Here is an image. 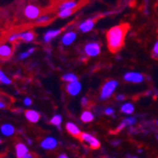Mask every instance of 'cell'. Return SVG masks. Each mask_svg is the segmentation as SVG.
I'll list each match as a JSON object with an SVG mask.
<instances>
[{"label":"cell","mask_w":158,"mask_h":158,"mask_svg":"<svg viewBox=\"0 0 158 158\" xmlns=\"http://www.w3.org/2000/svg\"><path fill=\"white\" fill-rule=\"evenodd\" d=\"M129 30V24H122L111 27L106 33L108 48L112 53H117L124 45L126 33Z\"/></svg>","instance_id":"obj_1"},{"label":"cell","mask_w":158,"mask_h":158,"mask_svg":"<svg viewBox=\"0 0 158 158\" xmlns=\"http://www.w3.org/2000/svg\"><path fill=\"white\" fill-rule=\"evenodd\" d=\"M118 85V82L114 80H110L108 81H106L102 87V90H100V95H99V98L100 99H107L109 98L113 93L114 92V90L117 89Z\"/></svg>","instance_id":"obj_2"},{"label":"cell","mask_w":158,"mask_h":158,"mask_svg":"<svg viewBox=\"0 0 158 158\" xmlns=\"http://www.w3.org/2000/svg\"><path fill=\"white\" fill-rule=\"evenodd\" d=\"M80 139L82 142H84L85 144H87L92 149H98L99 146H100L99 141L95 136H93L92 135H89V134L81 133V135H80Z\"/></svg>","instance_id":"obj_3"},{"label":"cell","mask_w":158,"mask_h":158,"mask_svg":"<svg viewBox=\"0 0 158 158\" xmlns=\"http://www.w3.org/2000/svg\"><path fill=\"white\" fill-rule=\"evenodd\" d=\"M84 52L87 56L90 57H95L98 56L100 53V46L98 43L92 42V43H88L87 45H85L84 47Z\"/></svg>","instance_id":"obj_4"},{"label":"cell","mask_w":158,"mask_h":158,"mask_svg":"<svg viewBox=\"0 0 158 158\" xmlns=\"http://www.w3.org/2000/svg\"><path fill=\"white\" fill-rule=\"evenodd\" d=\"M24 13L27 19H36L38 16H40L41 10L34 5H27L24 10Z\"/></svg>","instance_id":"obj_5"},{"label":"cell","mask_w":158,"mask_h":158,"mask_svg":"<svg viewBox=\"0 0 158 158\" xmlns=\"http://www.w3.org/2000/svg\"><path fill=\"white\" fill-rule=\"evenodd\" d=\"M81 90V83L77 80L74 81L67 82L66 84V91L71 96H76L78 95Z\"/></svg>","instance_id":"obj_6"},{"label":"cell","mask_w":158,"mask_h":158,"mask_svg":"<svg viewBox=\"0 0 158 158\" xmlns=\"http://www.w3.org/2000/svg\"><path fill=\"white\" fill-rule=\"evenodd\" d=\"M124 80L129 82L139 83L144 80V76L139 72H128L124 75Z\"/></svg>","instance_id":"obj_7"},{"label":"cell","mask_w":158,"mask_h":158,"mask_svg":"<svg viewBox=\"0 0 158 158\" xmlns=\"http://www.w3.org/2000/svg\"><path fill=\"white\" fill-rule=\"evenodd\" d=\"M58 145V141L53 136H48L41 142V147L45 150H53Z\"/></svg>","instance_id":"obj_8"},{"label":"cell","mask_w":158,"mask_h":158,"mask_svg":"<svg viewBox=\"0 0 158 158\" xmlns=\"http://www.w3.org/2000/svg\"><path fill=\"white\" fill-rule=\"evenodd\" d=\"M95 23H96V18L86 19L85 21H83L79 26V28H80V31H82V32H88V31H90L92 28L94 27Z\"/></svg>","instance_id":"obj_9"},{"label":"cell","mask_w":158,"mask_h":158,"mask_svg":"<svg viewBox=\"0 0 158 158\" xmlns=\"http://www.w3.org/2000/svg\"><path fill=\"white\" fill-rule=\"evenodd\" d=\"M25 117L26 118L31 122V123H36L39 121L40 119V114L37 112V111H34V110H27L25 112Z\"/></svg>","instance_id":"obj_10"},{"label":"cell","mask_w":158,"mask_h":158,"mask_svg":"<svg viewBox=\"0 0 158 158\" xmlns=\"http://www.w3.org/2000/svg\"><path fill=\"white\" fill-rule=\"evenodd\" d=\"M65 129H66V131L73 136H77V137L79 136L80 137V135L81 134L80 128L76 124H74L73 122H67L65 124Z\"/></svg>","instance_id":"obj_11"},{"label":"cell","mask_w":158,"mask_h":158,"mask_svg":"<svg viewBox=\"0 0 158 158\" xmlns=\"http://www.w3.org/2000/svg\"><path fill=\"white\" fill-rule=\"evenodd\" d=\"M28 152V149L24 143H17L15 146V155L18 158H24V156Z\"/></svg>","instance_id":"obj_12"},{"label":"cell","mask_w":158,"mask_h":158,"mask_svg":"<svg viewBox=\"0 0 158 158\" xmlns=\"http://www.w3.org/2000/svg\"><path fill=\"white\" fill-rule=\"evenodd\" d=\"M76 37H77L76 32H74V31H68V32H66L62 37V43L64 46H69V45H71L75 41Z\"/></svg>","instance_id":"obj_13"},{"label":"cell","mask_w":158,"mask_h":158,"mask_svg":"<svg viewBox=\"0 0 158 158\" xmlns=\"http://www.w3.org/2000/svg\"><path fill=\"white\" fill-rule=\"evenodd\" d=\"M0 132H1V134L5 136H10L14 134V132H15V129H14V127L11 124L5 123L0 127Z\"/></svg>","instance_id":"obj_14"},{"label":"cell","mask_w":158,"mask_h":158,"mask_svg":"<svg viewBox=\"0 0 158 158\" xmlns=\"http://www.w3.org/2000/svg\"><path fill=\"white\" fill-rule=\"evenodd\" d=\"M12 53V48L10 45L8 44H3L0 45V57L4 59H7L11 55Z\"/></svg>","instance_id":"obj_15"},{"label":"cell","mask_w":158,"mask_h":158,"mask_svg":"<svg viewBox=\"0 0 158 158\" xmlns=\"http://www.w3.org/2000/svg\"><path fill=\"white\" fill-rule=\"evenodd\" d=\"M62 30H50L46 32V34L43 37V40H44L45 43H49L53 38H55L56 36H58L61 33Z\"/></svg>","instance_id":"obj_16"},{"label":"cell","mask_w":158,"mask_h":158,"mask_svg":"<svg viewBox=\"0 0 158 158\" xmlns=\"http://www.w3.org/2000/svg\"><path fill=\"white\" fill-rule=\"evenodd\" d=\"M35 38V34L32 31H24V32H20V39L24 40L25 42H31L33 41Z\"/></svg>","instance_id":"obj_17"},{"label":"cell","mask_w":158,"mask_h":158,"mask_svg":"<svg viewBox=\"0 0 158 158\" xmlns=\"http://www.w3.org/2000/svg\"><path fill=\"white\" fill-rule=\"evenodd\" d=\"M81 121H83L85 123L91 122L94 119V114L90 111H84L81 114Z\"/></svg>","instance_id":"obj_18"},{"label":"cell","mask_w":158,"mask_h":158,"mask_svg":"<svg viewBox=\"0 0 158 158\" xmlns=\"http://www.w3.org/2000/svg\"><path fill=\"white\" fill-rule=\"evenodd\" d=\"M134 111H135V106L130 102L124 103L121 106V112L126 114H132L134 113Z\"/></svg>","instance_id":"obj_19"},{"label":"cell","mask_w":158,"mask_h":158,"mask_svg":"<svg viewBox=\"0 0 158 158\" xmlns=\"http://www.w3.org/2000/svg\"><path fill=\"white\" fill-rule=\"evenodd\" d=\"M78 3L74 0H70V1H65L64 2L60 7H59V10H65V9H75L77 7Z\"/></svg>","instance_id":"obj_20"},{"label":"cell","mask_w":158,"mask_h":158,"mask_svg":"<svg viewBox=\"0 0 158 158\" xmlns=\"http://www.w3.org/2000/svg\"><path fill=\"white\" fill-rule=\"evenodd\" d=\"M73 12H74V9H65V10H62L59 11L58 16H59L60 18H65V17L70 16Z\"/></svg>","instance_id":"obj_21"},{"label":"cell","mask_w":158,"mask_h":158,"mask_svg":"<svg viewBox=\"0 0 158 158\" xmlns=\"http://www.w3.org/2000/svg\"><path fill=\"white\" fill-rule=\"evenodd\" d=\"M62 121H63V118H62V116H61V114H55V116L50 119V123H51L52 125L57 126V127H60Z\"/></svg>","instance_id":"obj_22"},{"label":"cell","mask_w":158,"mask_h":158,"mask_svg":"<svg viewBox=\"0 0 158 158\" xmlns=\"http://www.w3.org/2000/svg\"><path fill=\"white\" fill-rule=\"evenodd\" d=\"M0 82L3 83V84H6V85H10L11 83L10 79L4 74V72L1 69H0Z\"/></svg>","instance_id":"obj_23"},{"label":"cell","mask_w":158,"mask_h":158,"mask_svg":"<svg viewBox=\"0 0 158 158\" xmlns=\"http://www.w3.org/2000/svg\"><path fill=\"white\" fill-rule=\"evenodd\" d=\"M64 81H67V82H70V81H77L78 80V77L73 74V73H67V74H64L62 78Z\"/></svg>","instance_id":"obj_24"},{"label":"cell","mask_w":158,"mask_h":158,"mask_svg":"<svg viewBox=\"0 0 158 158\" xmlns=\"http://www.w3.org/2000/svg\"><path fill=\"white\" fill-rule=\"evenodd\" d=\"M34 51H35V48H34V47H31L30 49H27V51L22 52V53L20 54V56H19V59H20V60H24V59L27 58V57H30V55H31Z\"/></svg>","instance_id":"obj_25"},{"label":"cell","mask_w":158,"mask_h":158,"mask_svg":"<svg viewBox=\"0 0 158 158\" xmlns=\"http://www.w3.org/2000/svg\"><path fill=\"white\" fill-rule=\"evenodd\" d=\"M35 20L38 24H44V23L48 22L50 20V17L48 15H41V16H38Z\"/></svg>","instance_id":"obj_26"},{"label":"cell","mask_w":158,"mask_h":158,"mask_svg":"<svg viewBox=\"0 0 158 158\" xmlns=\"http://www.w3.org/2000/svg\"><path fill=\"white\" fill-rule=\"evenodd\" d=\"M18 39H20V32L19 33H13V34H11L9 37L8 41L10 42V43H13V42H15L16 40H18Z\"/></svg>","instance_id":"obj_27"},{"label":"cell","mask_w":158,"mask_h":158,"mask_svg":"<svg viewBox=\"0 0 158 158\" xmlns=\"http://www.w3.org/2000/svg\"><path fill=\"white\" fill-rule=\"evenodd\" d=\"M124 121L126 122V124H127V125H133V124H135V123L136 119H135V118H133V117H129V118H125V119H124Z\"/></svg>","instance_id":"obj_28"},{"label":"cell","mask_w":158,"mask_h":158,"mask_svg":"<svg viewBox=\"0 0 158 158\" xmlns=\"http://www.w3.org/2000/svg\"><path fill=\"white\" fill-rule=\"evenodd\" d=\"M152 56L153 57H158V41L155 43V45L152 48Z\"/></svg>","instance_id":"obj_29"},{"label":"cell","mask_w":158,"mask_h":158,"mask_svg":"<svg viewBox=\"0 0 158 158\" xmlns=\"http://www.w3.org/2000/svg\"><path fill=\"white\" fill-rule=\"evenodd\" d=\"M32 103V100L31 98H24V105L25 106H30Z\"/></svg>","instance_id":"obj_30"},{"label":"cell","mask_w":158,"mask_h":158,"mask_svg":"<svg viewBox=\"0 0 158 158\" xmlns=\"http://www.w3.org/2000/svg\"><path fill=\"white\" fill-rule=\"evenodd\" d=\"M105 114H108V116H110V114H114V109L111 108V107H108L105 109Z\"/></svg>","instance_id":"obj_31"},{"label":"cell","mask_w":158,"mask_h":158,"mask_svg":"<svg viewBox=\"0 0 158 158\" xmlns=\"http://www.w3.org/2000/svg\"><path fill=\"white\" fill-rule=\"evenodd\" d=\"M125 98H126V97H125V95H122V94H121V95L117 96V99H118V100H124V99H125Z\"/></svg>","instance_id":"obj_32"},{"label":"cell","mask_w":158,"mask_h":158,"mask_svg":"<svg viewBox=\"0 0 158 158\" xmlns=\"http://www.w3.org/2000/svg\"><path fill=\"white\" fill-rule=\"evenodd\" d=\"M81 104L83 106H86V104H87V98H82V99H81Z\"/></svg>","instance_id":"obj_33"},{"label":"cell","mask_w":158,"mask_h":158,"mask_svg":"<svg viewBox=\"0 0 158 158\" xmlns=\"http://www.w3.org/2000/svg\"><path fill=\"white\" fill-rule=\"evenodd\" d=\"M6 107V104L4 103V102H2L1 100H0V109H3V108H5Z\"/></svg>","instance_id":"obj_34"},{"label":"cell","mask_w":158,"mask_h":158,"mask_svg":"<svg viewBox=\"0 0 158 158\" xmlns=\"http://www.w3.org/2000/svg\"><path fill=\"white\" fill-rule=\"evenodd\" d=\"M31 157H32V155H31L30 152H27V153L24 156V158H31Z\"/></svg>","instance_id":"obj_35"},{"label":"cell","mask_w":158,"mask_h":158,"mask_svg":"<svg viewBox=\"0 0 158 158\" xmlns=\"http://www.w3.org/2000/svg\"><path fill=\"white\" fill-rule=\"evenodd\" d=\"M59 158H67V155L64 154V153H63V154H60L59 155Z\"/></svg>","instance_id":"obj_36"},{"label":"cell","mask_w":158,"mask_h":158,"mask_svg":"<svg viewBox=\"0 0 158 158\" xmlns=\"http://www.w3.org/2000/svg\"><path fill=\"white\" fill-rule=\"evenodd\" d=\"M27 143H28V144H31L32 142H31V139H27Z\"/></svg>","instance_id":"obj_37"},{"label":"cell","mask_w":158,"mask_h":158,"mask_svg":"<svg viewBox=\"0 0 158 158\" xmlns=\"http://www.w3.org/2000/svg\"><path fill=\"white\" fill-rule=\"evenodd\" d=\"M0 144H1V139H0Z\"/></svg>","instance_id":"obj_38"},{"label":"cell","mask_w":158,"mask_h":158,"mask_svg":"<svg viewBox=\"0 0 158 158\" xmlns=\"http://www.w3.org/2000/svg\"><path fill=\"white\" fill-rule=\"evenodd\" d=\"M157 125H158V121H157Z\"/></svg>","instance_id":"obj_39"}]
</instances>
